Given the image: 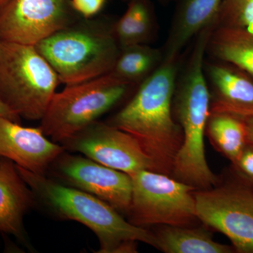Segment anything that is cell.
<instances>
[{
  "label": "cell",
  "instance_id": "19",
  "mask_svg": "<svg viewBox=\"0 0 253 253\" xmlns=\"http://www.w3.org/2000/svg\"><path fill=\"white\" fill-rule=\"evenodd\" d=\"M163 61L162 49L149 44H133L121 48L110 74L125 83L139 86Z\"/></svg>",
  "mask_w": 253,
  "mask_h": 253
},
{
  "label": "cell",
  "instance_id": "7",
  "mask_svg": "<svg viewBox=\"0 0 253 253\" xmlns=\"http://www.w3.org/2000/svg\"><path fill=\"white\" fill-rule=\"evenodd\" d=\"M132 194L127 220L145 228L153 225L191 226L196 216V188L152 170L131 174Z\"/></svg>",
  "mask_w": 253,
  "mask_h": 253
},
{
  "label": "cell",
  "instance_id": "27",
  "mask_svg": "<svg viewBox=\"0 0 253 253\" xmlns=\"http://www.w3.org/2000/svg\"><path fill=\"white\" fill-rule=\"evenodd\" d=\"M126 1H129V0H126ZM159 1H163V2H165V1H169L171 0H159Z\"/></svg>",
  "mask_w": 253,
  "mask_h": 253
},
{
  "label": "cell",
  "instance_id": "13",
  "mask_svg": "<svg viewBox=\"0 0 253 253\" xmlns=\"http://www.w3.org/2000/svg\"><path fill=\"white\" fill-rule=\"evenodd\" d=\"M205 76L211 96V113L241 118L253 115V78L231 63L204 61Z\"/></svg>",
  "mask_w": 253,
  "mask_h": 253
},
{
  "label": "cell",
  "instance_id": "24",
  "mask_svg": "<svg viewBox=\"0 0 253 253\" xmlns=\"http://www.w3.org/2000/svg\"><path fill=\"white\" fill-rule=\"evenodd\" d=\"M0 116L9 118L16 122L21 123V118L10 110L1 100H0Z\"/></svg>",
  "mask_w": 253,
  "mask_h": 253
},
{
  "label": "cell",
  "instance_id": "11",
  "mask_svg": "<svg viewBox=\"0 0 253 253\" xmlns=\"http://www.w3.org/2000/svg\"><path fill=\"white\" fill-rule=\"evenodd\" d=\"M60 144L66 151L83 155L129 175L145 169L156 172L151 158L135 138L108 123L96 121Z\"/></svg>",
  "mask_w": 253,
  "mask_h": 253
},
{
  "label": "cell",
  "instance_id": "10",
  "mask_svg": "<svg viewBox=\"0 0 253 253\" xmlns=\"http://www.w3.org/2000/svg\"><path fill=\"white\" fill-rule=\"evenodd\" d=\"M81 18L71 0H9L0 11V41L36 46Z\"/></svg>",
  "mask_w": 253,
  "mask_h": 253
},
{
  "label": "cell",
  "instance_id": "2",
  "mask_svg": "<svg viewBox=\"0 0 253 253\" xmlns=\"http://www.w3.org/2000/svg\"><path fill=\"white\" fill-rule=\"evenodd\" d=\"M210 33L196 37L194 45L176 78L173 104L183 133L181 148L174 160L172 176L197 190L211 189L219 179L209 168L204 135L210 113L211 96L204 64Z\"/></svg>",
  "mask_w": 253,
  "mask_h": 253
},
{
  "label": "cell",
  "instance_id": "3",
  "mask_svg": "<svg viewBox=\"0 0 253 253\" xmlns=\"http://www.w3.org/2000/svg\"><path fill=\"white\" fill-rule=\"evenodd\" d=\"M40 203L55 217L81 223L96 236L99 253H137L138 242L157 249L154 233L134 225L102 200L16 166Z\"/></svg>",
  "mask_w": 253,
  "mask_h": 253
},
{
  "label": "cell",
  "instance_id": "14",
  "mask_svg": "<svg viewBox=\"0 0 253 253\" xmlns=\"http://www.w3.org/2000/svg\"><path fill=\"white\" fill-rule=\"evenodd\" d=\"M37 204L34 193L18 172L16 164L0 157V236H14L33 250L23 219Z\"/></svg>",
  "mask_w": 253,
  "mask_h": 253
},
{
  "label": "cell",
  "instance_id": "23",
  "mask_svg": "<svg viewBox=\"0 0 253 253\" xmlns=\"http://www.w3.org/2000/svg\"><path fill=\"white\" fill-rule=\"evenodd\" d=\"M108 0H71L73 9L81 18L90 19L101 12Z\"/></svg>",
  "mask_w": 253,
  "mask_h": 253
},
{
  "label": "cell",
  "instance_id": "15",
  "mask_svg": "<svg viewBox=\"0 0 253 253\" xmlns=\"http://www.w3.org/2000/svg\"><path fill=\"white\" fill-rule=\"evenodd\" d=\"M223 0H181L162 49L163 60L181 56L182 50L205 28L216 23Z\"/></svg>",
  "mask_w": 253,
  "mask_h": 253
},
{
  "label": "cell",
  "instance_id": "8",
  "mask_svg": "<svg viewBox=\"0 0 253 253\" xmlns=\"http://www.w3.org/2000/svg\"><path fill=\"white\" fill-rule=\"evenodd\" d=\"M199 221L225 235L238 253H253V188L246 183L196 190Z\"/></svg>",
  "mask_w": 253,
  "mask_h": 253
},
{
  "label": "cell",
  "instance_id": "25",
  "mask_svg": "<svg viewBox=\"0 0 253 253\" xmlns=\"http://www.w3.org/2000/svg\"><path fill=\"white\" fill-rule=\"evenodd\" d=\"M244 118L247 129L248 141L249 144L253 145V115Z\"/></svg>",
  "mask_w": 253,
  "mask_h": 253
},
{
  "label": "cell",
  "instance_id": "20",
  "mask_svg": "<svg viewBox=\"0 0 253 253\" xmlns=\"http://www.w3.org/2000/svg\"><path fill=\"white\" fill-rule=\"evenodd\" d=\"M206 132L213 146L232 164L249 144L244 118L230 113H210Z\"/></svg>",
  "mask_w": 253,
  "mask_h": 253
},
{
  "label": "cell",
  "instance_id": "21",
  "mask_svg": "<svg viewBox=\"0 0 253 253\" xmlns=\"http://www.w3.org/2000/svg\"><path fill=\"white\" fill-rule=\"evenodd\" d=\"M241 28L253 34V0H223L215 27Z\"/></svg>",
  "mask_w": 253,
  "mask_h": 253
},
{
  "label": "cell",
  "instance_id": "12",
  "mask_svg": "<svg viewBox=\"0 0 253 253\" xmlns=\"http://www.w3.org/2000/svg\"><path fill=\"white\" fill-rule=\"evenodd\" d=\"M64 151L62 145L50 141L40 126L28 127L0 116V157L35 174L46 175L51 163Z\"/></svg>",
  "mask_w": 253,
  "mask_h": 253
},
{
  "label": "cell",
  "instance_id": "26",
  "mask_svg": "<svg viewBox=\"0 0 253 253\" xmlns=\"http://www.w3.org/2000/svg\"><path fill=\"white\" fill-rule=\"evenodd\" d=\"M9 1V0H0V11Z\"/></svg>",
  "mask_w": 253,
  "mask_h": 253
},
{
  "label": "cell",
  "instance_id": "16",
  "mask_svg": "<svg viewBox=\"0 0 253 253\" xmlns=\"http://www.w3.org/2000/svg\"><path fill=\"white\" fill-rule=\"evenodd\" d=\"M206 52L212 59L231 63L253 78V34L246 30L214 26Z\"/></svg>",
  "mask_w": 253,
  "mask_h": 253
},
{
  "label": "cell",
  "instance_id": "17",
  "mask_svg": "<svg viewBox=\"0 0 253 253\" xmlns=\"http://www.w3.org/2000/svg\"><path fill=\"white\" fill-rule=\"evenodd\" d=\"M157 249L166 253H231L233 246L219 244L206 229L191 226H161L156 234Z\"/></svg>",
  "mask_w": 253,
  "mask_h": 253
},
{
  "label": "cell",
  "instance_id": "1",
  "mask_svg": "<svg viewBox=\"0 0 253 253\" xmlns=\"http://www.w3.org/2000/svg\"><path fill=\"white\" fill-rule=\"evenodd\" d=\"M181 56L163 60L135 94L108 121L131 134L151 158L156 172L172 176L183 133L173 116V98Z\"/></svg>",
  "mask_w": 253,
  "mask_h": 253
},
{
  "label": "cell",
  "instance_id": "4",
  "mask_svg": "<svg viewBox=\"0 0 253 253\" xmlns=\"http://www.w3.org/2000/svg\"><path fill=\"white\" fill-rule=\"evenodd\" d=\"M109 20L80 18L36 46L61 83L77 84L111 72L121 46Z\"/></svg>",
  "mask_w": 253,
  "mask_h": 253
},
{
  "label": "cell",
  "instance_id": "9",
  "mask_svg": "<svg viewBox=\"0 0 253 253\" xmlns=\"http://www.w3.org/2000/svg\"><path fill=\"white\" fill-rule=\"evenodd\" d=\"M47 174L61 184L102 200L121 214L126 215L129 212L132 179L126 172L65 150L51 163Z\"/></svg>",
  "mask_w": 253,
  "mask_h": 253
},
{
  "label": "cell",
  "instance_id": "6",
  "mask_svg": "<svg viewBox=\"0 0 253 253\" xmlns=\"http://www.w3.org/2000/svg\"><path fill=\"white\" fill-rule=\"evenodd\" d=\"M134 86L110 73L68 84L55 93L40 127L51 141L60 144L98 121L126 97Z\"/></svg>",
  "mask_w": 253,
  "mask_h": 253
},
{
  "label": "cell",
  "instance_id": "29",
  "mask_svg": "<svg viewBox=\"0 0 253 253\" xmlns=\"http://www.w3.org/2000/svg\"><path fill=\"white\" fill-rule=\"evenodd\" d=\"M252 187L253 188V186H252Z\"/></svg>",
  "mask_w": 253,
  "mask_h": 253
},
{
  "label": "cell",
  "instance_id": "18",
  "mask_svg": "<svg viewBox=\"0 0 253 253\" xmlns=\"http://www.w3.org/2000/svg\"><path fill=\"white\" fill-rule=\"evenodd\" d=\"M113 33L121 48L148 44L157 33V23L149 0H129L126 12L113 22Z\"/></svg>",
  "mask_w": 253,
  "mask_h": 253
},
{
  "label": "cell",
  "instance_id": "28",
  "mask_svg": "<svg viewBox=\"0 0 253 253\" xmlns=\"http://www.w3.org/2000/svg\"><path fill=\"white\" fill-rule=\"evenodd\" d=\"M0 44H1V41H0Z\"/></svg>",
  "mask_w": 253,
  "mask_h": 253
},
{
  "label": "cell",
  "instance_id": "5",
  "mask_svg": "<svg viewBox=\"0 0 253 253\" xmlns=\"http://www.w3.org/2000/svg\"><path fill=\"white\" fill-rule=\"evenodd\" d=\"M59 83L36 46L1 41L0 100L20 118L41 121Z\"/></svg>",
  "mask_w": 253,
  "mask_h": 253
},
{
  "label": "cell",
  "instance_id": "22",
  "mask_svg": "<svg viewBox=\"0 0 253 253\" xmlns=\"http://www.w3.org/2000/svg\"><path fill=\"white\" fill-rule=\"evenodd\" d=\"M233 166L246 184L253 186V145H246Z\"/></svg>",
  "mask_w": 253,
  "mask_h": 253
}]
</instances>
